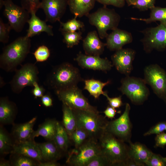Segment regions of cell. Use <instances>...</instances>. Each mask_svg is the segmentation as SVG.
Masks as SVG:
<instances>
[{
  "mask_svg": "<svg viewBox=\"0 0 166 166\" xmlns=\"http://www.w3.org/2000/svg\"><path fill=\"white\" fill-rule=\"evenodd\" d=\"M82 80L79 69L69 62H64L53 68L44 83L56 92L77 86Z\"/></svg>",
  "mask_w": 166,
  "mask_h": 166,
  "instance_id": "6da1fadb",
  "label": "cell"
},
{
  "mask_svg": "<svg viewBox=\"0 0 166 166\" xmlns=\"http://www.w3.org/2000/svg\"><path fill=\"white\" fill-rule=\"evenodd\" d=\"M30 38L19 37L5 46L0 56V67L7 72L15 71L24 61L31 47Z\"/></svg>",
  "mask_w": 166,
  "mask_h": 166,
  "instance_id": "7a4b0ae2",
  "label": "cell"
},
{
  "mask_svg": "<svg viewBox=\"0 0 166 166\" xmlns=\"http://www.w3.org/2000/svg\"><path fill=\"white\" fill-rule=\"evenodd\" d=\"M98 142L101 153L110 166H126L129 157L128 145L125 142L105 131Z\"/></svg>",
  "mask_w": 166,
  "mask_h": 166,
  "instance_id": "3957f363",
  "label": "cell"
},
{
  "mask_svg": "<svg viewBox=\"0 0 166 166\" xmlns=\"http://www.w3.org/2000/svg\"><path fill=\"white\" fill-rule=\"evenodd\" d=\"M76 120L77 126L88 133L90 139L98 142L104 133L108 121L105 117L93 112L72 109Z\"/></svg>",
  "mask_w": 166,
  "mask_h": 166,
  "instance_id": "277c9868",
  "label": "cell"
},
{
  "mask_svg": "<svg viewBox=\"0 0 166 166\" xmlns=\"http://www.w3.org/2000/svg\"><path fill=\"white\" fill-rule=\"evenodd\" d=\"M91 25L96 27L99 37L101 39L106 38L108 34L107 31L117 28L121 20L120 15L113 9L104 6L87 16Z\"/></svg>",
  "mask_w": 166,
  "mask_h": 166,
  "instance_id": "5b68a950",
  "label": "cell"
},
{
  "mask_svg": "<svg viewBox=\"0 0 166 166\" xmlns=\"http://www.w3.org/2000/svg\"><path fill=\"white\" fill-rule=\"evenodd\" d=\"M119 90L134 105L142 104L148 98L150 92L144 79L126 76L121 80Z\"/></svg>",
  "mask_w": 166,
  "mask_h": 166,
  "instance_id": "8992f818",
  "label": "cell"
},
{
  "mask_svg": "<svg viewBox=\"0 0 166 166\" xmlns=\"http://www.w3.org/2000/svg\"><path fill=\"white\" fill-rule=\"evenodd\" d=\"M101 153L98 142L89 139L68 153L66 163L72 166H86L92 159Z\"/></svg>",
  "mask_w": 166,
  "mask_h": 166,
  "instance_id": "52a82bcc",
  "label": "cell"
},
{
  "mask_svg": "<svg viewBox=\"0 0 166 166\" xmlns=\"http://www.w3.org/2000/svg\"><path fill=\"white\" fill-rule=\"evenodd\" d=\"M59 100L72 109L99 113L97 107L91 105L77 86L55 92Z\"/></svg>",
  "mask_w": 166,
  "mask_h": 166,
  "instance_id": "ba28073f",
  "label": "cell"
},
{
  "mask_svg": "<svg viewBox=\"0 0 166 166\" xmlns=\"http://www.w3.org/2000/svg\"><path fill=\"white\" fill-rule=\"evenodd\" d=\"M140 32L144 35L140 41L146 53H150L154 49L163 51L166 49V23L147 28Z\"/></svg>",
  "mask_w": 166,
  "mask_h": 166,
  "instance_id": "9c48e42d",
  "label": "cell"
},
{
  "mask_svg": "<svg viewBox=\"0 0 166 166\" xmlns=\"http://www.w3.org/2000/svg\"><path fill=\"white\" fill-rule=\"evenodd\" d=\"M15 72L9 83L12 91L15 93H20L26 87H33L34 83L38 81L39 71L35 64L26 63Z\"/></svg>",
  "mask_w": 166,
  "mask_h": 166,
  "instance_id": "30bf717a",
  "label": "cell"
},
{
  "mask_svg": "<svg viewBox=\"0 0 166 166\" xmlns=\"http://www.w3.org/2000/svg\"><path fill=\"white\" fill-rule=\"evenodd\" d=\"M144 78L154 93L166 104V72L156 64L146 66L144 70Z\"/></svg>",
  "mask_w": 166,
  "mask_h": 166,
  "instance_id": "8fae6325",
  "label": "cell"
},
{
  "mask_svg": "<svg viewBox=\"0 0 166 166\" xmlns=\"http://www.w3.org/2000/svg\"><path fill=\"white\" fill-rule=\"evenodd\" d=\"M130 108L129 104L127 103L123 113L117 119L108 121L105 129L106 132L128 143L131 141L132 128L129 117Z\"/></svg>",
  "mask_w": 166,
  "mask_h": 166,
  "instance_id": "7c38bea8",
  "label": "cell"
},
{
  "mask_svg": "<svg viewBox=\"0 0 166 166\" xmlns=\"http://www.w3.org/2000/svg\"><path fill=\"white\" fill-rule=\"evenodd\" d=\"M3 15L8 20L12 30L17 32L22 31L30 18V13L22 7L15 4L12 0H4Z\"/></svg>",
  "mask_w": 166,
  "mask_h": 166,
  "instance_id": "4fadbf2b",
  "label": "cell"
},
{
  "mask_svg": "<svg viewBox=\"0 0 166 166\" xmlns=\"http://www.w3.org/2000/svg\"><path fill=\"white\" fill-rule=\"evenodd\" d=\"M136 52L132 49L123 48L112 55L113 65L120 73L129 76L133 69L132 62Z\"/></svg>",
  "mask_w": 166,
  "mask_h": 166,
  "instance_id": "5bb4252c",
  "label": "cell"
},
{
  "mask_svg": "<svg viewBox=\"0 0 166 166\" xmlns=\"http://www.w3.org/2000/svg\"><path fill=\"white\" fill-rule=\"evenodd\" d=\"M74 59L82 69L101 71L105 72L110 71L113 65L111 62L107 58L87 55L80 51Z\"/></svg>",
  "mask_w": 166,
  "mask_h": 166,
  "instance_id": "9a60e30c",
  "label": "cell"
},
{
  "mask_svg": "<svg viewBox=\"0 0 166 166\" xmlns=\"http://www.w3.org/2000/svg\"><path fill=\"white\" fill-rule=\"evenodd\" d=\"M68 5V0H42L39 8L45 13V21L54 23L60 21Z\"/></svg>",
  "mask_w": 166,
  "mask_h": 166,
  "instance_id": "2e32d148",
  "label": "cell"
},
{
  "mask_svg": "<svg viewBox=\"0 0 166 166\" xmlns=\"http://www.w3.org/2000/svg\"><path fill=\"white\" fill-rule=\"evenodd\" d=\"M106 38V46L112 51L122 48L124 45L132 42L133 40L131 33L117 28L113 30Z\"/></svg>",
  "mask_w": 166,
  "mask_h": 166,
  "instance_id": "e0dca14e",
  "label": "cell"
},
{
  "mask_svg": "<svg viewBox=\"0 0 166 166\" xmlns=\"http://www.w3.org/2000/svg\"><path fill=\"white\" fill-rule=\"evenodd\" d=\"M96 30L89 32L83 41V47L85 54L100 56L103 53L106 43L100 40Z\"/></svg>",
  "mask_w": 166,
  "mask_h": 166,
  "instance_id": "ac0fdd59",
  "label": "cell"
},
{
  "mask_svg": "<svg viewBox=\"0 0 166 166\" xmlns=\"http://www.w3.org/2000/svg\"><path fill=\"white\" fill-rule=\"evenodd\" d=\"M11 153L24 155L39 162L43 161L40 149L34 140L15 143Z\"/></svg>",
  "mask_w": 166,
  "mask_h": 166,
  "instance_id": "d6986e66",
  "label": "cell"
},
{
  "mask_svg": "<svg viewBox=\"0 0 166 166\" xmlns=\"http://www.w3.org/2000/svg\"><path fill=\"white\" fill-rule=\"evenodd\" d=\"M36 13H31V17L27 22L29 25L26 36L29 38L44 32L49 36H53V26L47 25L45 21H43L37 17Z\"/></svg>",
  "mask_w": 166,
  "mask_h": 166,
  "instance_id": "ffe728a7",
  "label": "cell"
},
{
  "mask_svg": "<svg viewBox=\"0 0 166 166\" xmlns=\"http://www.w3.org/2000/svg\"><path fill=\"white\" fill-rule=\"evenodd\" d=\"M128 145L129 157L135 161L138 166H143L152 152L146 146L140 143L130 141Z\"/></svg>",
  "mask_w": 166,
  "mask_h": 166,
  "instance_id": "44dd1931",
  "label": "cell"
},
{
  "mask_svg": "<svg viewBox=\"0 0 166 166\" xmlns=\"http://www.w3.org/2000/svg\"><path fill=\"white\" fill-rule=\"evenodd\" d=\"M36 120L37 117H35L26 123L14 125L11 136L15 143L30 140Z\"/></svg>",
  "mask_w": 166,
  "mask_h": 166,
  "instance_id": "7402d4cb",
  "label": "cell"
},
{
  "mask_svg": "<svg viewBox=\"0 0 166 166\" xmlns=\"http://www.w3.org/2000/svg\"><path fill=\"white\" fill-rule=\"evenodd\" d=\"M16 104L7 97L0 99V122L2 124H13L17 113Z\"/></svg>",
  "mask_w": 166,
  "mask_h": 166,
  "instance_id": "603a6c76",
  "label": "cell"
},
{
  "mask_svg": "<svg viewBox=\"0 0 166 166\" xmlns=\"http://www.w3.org/2000/svg\"><path fill=\"white\" fill-rule=\"evenodd\" d=\"M96 0H68L70 12L77 17L87 16L94 8Z\"/></svg>",
  "mask_w": 166,
  "mask_h": 166,
  "instance_id": "cb8c5ba5",
  "label": "cell"
},
{
  "mask_svg": "<svg viewBox=\"0 0 166 166\" xmlns=\"http://www.w3.org/2000/svg\"><path fill=\"white\" fill-rule=\"evenodd\" d=\"M37 143L40 149L43 161H57L61 157L62 153L53 140Z\"/></svg>",
  "mask_w": 166,
  "mask_h": 166,
  "instance_id": "d4e9b609",
  "label": "cell"
},
{
  "mask_svg": "<svg viewBox=\"0 0 166 166\" xmlns=\"http://www.w3.org/2000/svg\"><path fill=\"white\" fill-rule=\"evenodd\" d=\"M57 121L54 119H48L39 126L38 129L33 133L30 140L41 136L47 140L54 139L57 129Z\"/></svg>",
  "mask_w": 166,
  "mask_h": 166,
  "instance_id": "484cf974",
  "label": "cell"
},
{
  "mask_svg": "<svg viewBox=\"0 0 166 166\" xmlns=\"http://www.w3.org/2000/svg\"><path fill=\"white\" fill-rule=\"evenodd\" d=\"M83 81L85 84L84 89L87 90L95 99H98L101 95H104L105 92L103 91L104 87L111 83L110 80L104 82L93 78Z\"/></svg>",
  "mask_w": 166,
  "mask_h": 166,
  "instance_id": "4316f807",
  "label": "cell"
},
{
  "mask_svg": "<svg viewBox=\"0 0 166 166\" xmlns=\"http://www.w3.org/2000/svg\"><path fill=\"white\" fill-rule=\"evenodd\" d=\"M62 111V124L69 136L77 127L76 120L73 110L66 105L63 104Z\"/></svg>",
  "mask_w": 166,
  "mask_h": 166,
  "instance_id": "83f0119b",
  "label": "cell"
},
{
  "mask_svg": "<svg viewBox=\"0 0 166 166\" xmlns=\"http://www.w3.org/2000/svg\"><path fill=\"white\" fill-rule=\"evenodd\" d=\"M69 140V136L62 123L57 121L53 140L62 153H65L67 151Z\"/></svg>",
  "mask_w": 166,
  "mask_h": 166,
  "instance_id": "f1b7e54d",
  "label": "cell"
},
{
  "mask_svg": "<svg viewBox=\"0 0 166 166\" xmlns=\"http://www.w3.org/2000/svg\"><path fill=\"white\" fill-rule=\"evenodd\" d=\"M149 17L147 18H137L132 17L131 19L133 20L143 21L146 24L152 22L159 21L160 23H166V7L154 6L150 9Z\"/></svg>",
  "mask_w": 166,
  "mask_h": 166,
  "instance_id": "f546056e",
  "label": "cell"
},
{
  "mask_svg": "<svg viewBox=\"0 0 166 166\" xmlns=\"http://www.w3.org/2000/svg\"><path fill=\"white\" fill-rule=\"evenodd\" d=\"M15 143L11 135L6 132L3 127L0 128V153L5 155L11 153Z\"/></svg>",
  "mask_w": 166,
  "mask_h": 166,
  "instance_id": "4dcf8cb0",
  "label": "cell"
},
{
  "mask_svg": "<svg viewBox=\"0 0 166 166\" xmlns=\"http://www.w3.org/2000/svg\"><path fill=\"white\" fill-rule=\"evenodd\" d=\"M77 17H74L65 22L60 21L59 30L63 32H74L77 30L80 31L84 28L85 25L84 23L80 20H77Z\"/></svg>",
  "mask_w": 166,
  "mask_h": 166,
  "instance_id": "1f68e13d",
  "label": "cell"
},
{
  "mask_svg": "<svg viewBox=\"0 0 166 166\" xmlns=\"http://www.w3.org/2000/svg\"><path fill=\"white\" fill-rule=\"evenodd\" d=\"M69 138L73 142L75 148L79 147L90 139L88 132L84 129L77 126Z\"/></svg>",
  "mask_w": 166,
  "mask_h": 166,
  "instance_id": "d6a6232c",
  "label": "cell"
},
{
  "mask_svg": "<svg viewBox=\"0 0 166 166\" xmlns=\"http://www.w3.org/2000/svg\"><path fill=\"white\" fill-rule=\"evenodd\" d=\"M63 36V42L68 48H72L78 45L82 39L81 31L61 32Z\"/></svg>",
  "mask_w": 166,
  "mask_h": 166,
  "instance_id": "836d02e7",
  "label": "cell"
},
{
  "mask_svg": "<svg viewBox=\"0 0 166 166\" xmlns=\"http://www.w3.org/2000/svg\"><path fill=\"white\" fill-rule=\"evenodd\" d=\"M14 156L10 162L11 165L14 166H38L39 162L27 156L20 154H12Z\"/></svg>",
  "mask_w": 166,
  "mask_h": 166,
  "instance_id": "e575fe53",
  "label": "cell"
},
{
  "mask_svg": "<svg viewBox=\"0 0 166 166\" xmlns=\"http://www.w3.org/2000/svg\"><path fill=\"white\" fill-rule=\"evenodd\" d=\"M50 54L48 48L44 45L39 46L33 53L36 61L38 62L46 61L49 57Z\"/></svg>",
  "mask_w": 166,
  "mask_h": 166,
  "instance_id": "d590c367",
  "label": "cell"
},
{
  "mask_svg": "<svg viewBox=\"0 0 166 166\" xmlns=\"http://www.w3.org/2000/svg\"><path fill=\"white\" fill-rule=\"evenodd\" d=\"M11 28L8 23L3 22L0 18V42L3 44L7 43L9 40V34Z\"/></svg>",
  "mask_w": 166,
  "mask_h": 166,
  "instance_id": "8d00e7d4",
  "label": "cell"
},
{
  "mask_svg": "<svg viewBox=\"0 0 166 166\" xmlns=\"http://www.w3.org/2000/svg\"><path fill=\"white\" fill-rule=\"evenodd\" d=\"M145 165L148 166H166V157L152 152Z\"/></svg>",
  "mask_w": 166,
  "mask_h": 166,
  "instance_id": "74e56055",
  "label": "cell"
},
{
  "mask_svg": "<svg viewBox=\"0 0 166 166\" xmlns=\"http://www.w3.org/2000/svg\"><path fill=\"white\" fill-rule=\"evenodd\" d=\"M41 2L39 0H21V6L30 14L36 13L40 9Z\"/></svg>",
  "mask_w": 166,
  "mask_h": 166,
  "instance_id": "f35d334b",
  "label": "cell"
},
{
  "mask_svg": "<svg viewBox=\"0 0 166 166\" xmlns=\"http://www.w3.org/2000/svg\"><path fill=\"white\" fill-rule=\"evenodd\" d=\"M110 166L107 158L101 153L92 159L86 166Z\"/></svg>",
  "mask_w": 166,
  "mask_h": 166,
  "instance_id": "ab89813d",
  "label": "cell"
},
{
  "mask_svg": "<svg viewBox=\"0 0 166 166\" xmlns=\"http://www.w3.org/2000/svg\"><path fill=\"white\" fill-rule=\"evenodd\" d=\"M155 1L156 0H136L133 6L140 11H145L155 6Z\"/></svg>",
  "mask_w": 166,
  "mask_h": 166,
  "instance_id": "60d3db41",
  "label": "cell"
},
{
  "mask_svg": "<svg viewBox=\"0 0 166 166\" xmlns=\"http://www.w3.org/2000/svg\"><path fill=\"white\" fill-rule=\"evenodd\" d=\"M166 131V121L160 122L152 126L144 134V136L157 134Z\"/></svg>",
  "mask_w": 166,
  "mask_h": 166,
  "instance_id": "b9f144b4",
  "label": "cell"
},
{
  "mask_svg": "<svg viewBox=\"0 0 166 166\" xmlns=\"http://www.w3.org/2000/svg\"><path fill=\"white\" fill-rule=\"evenodd\" d=\"M103 95L106 97L109 105L115 109L119 108L123 104L121 96L114 97H110L108 96L107 91L105 92Z\"/></svg>",
  "mask_w": 166,
  "mask_h": 166,
  "instance_id": "7bdbcfd3",
  "label": "cell"
},
{
  "mask_svg": "<svg viewBox=\"0 0 166 166\" xmlns=\"http://www.w3.org/2000/svg\"><path fill=\"white\" fill-rule=\"evenodd\" d=\"M99 3L104 6L111 5L114 6L121 8L125 5V0H96Z\"/></svg>",
  "mask_w": 166,
  "mask_h": 166,
  "instance_id": "ee69618b",
  "label": "cell"
},
{
  "mask_svg": "<svg viewBox=\"0 0 166 166\" xmlns=\"http://www.w3.org/2000/svg\"><path fill=\"white\" fill-rule=\"evenodd\" d=\"M154 147L164 148L166 145V133L164 132L156 135Z\"/></svg>",
  "mask_w": 166,
  "mask_h": 166,
  "instance_id": "f6af8a7d",
  "label": "cell"
},
{
  "mask_svg": "<svg viewBox=\"0 0 166 166\" xmlns=\"http://www.w3.org/2000/svg\"><path fill=\"white\" fill-rule=\"evenodd\" d=\"M33 87L34 88L32 90V93L35 98L41 97L44 95L45 89L42 86H40L38 82L34 83Z\"/></svg>",
  "mask_w": 166,
  "mask_h": 166,
  "instance_id": "bcb514c9",
  "label": "cell"
},
{
  "mask_svg": "<svg viewBox=\"0 0 166 166\" xmlns=\"http://www.w3.org/2000/svg\"><path fill=\"white\" fill-rule=\"evenodd\" d=\"M115 108L108 105L105 110L103 112L105 115V117H107L112 120L115 118V117L117 113Z\"/></svg>",
  "mask_w": 166,
  "mask_h": 166,
  "instance_id": "7dc6e473",
  "label": "cell"
},
{
  "mask_svg": "<svg viewBox=\"0 0 166 166\" xmlns=\"http://www.w3.org/2000/svg\"><path fill=\"white\" fill-rule=\"evenodd\" d=\"M42 103L45 106L50 107L53 105V100L49 94L44 95L41 97Z\"/></svg>",
  "mask_w": 166,
  "mask_h": 166,
  "instance_id": "c3c4849f",
  "label": "cell"
},
{
  "mask_svg": "<svg viewBox=\"0 0 166 166\" xmlns=\"http://www.w3.org/2000/svg\"><path fill=\"white\" fill-rule=\"evenodd\" d=\"M60 164L55 161H49L40 162L38 166H59Z\"/></svg>",
  "mask_w": 166,
  "mask_h": 166,
  "instance_id": "681fc988",
  "label": "cell"
},
{
  "mask_svg": "<svg viewBox=\"0 0 166 166\" xmlns=\"http://www.w3.org/2000/svg\"><path fill=\"white\" fill-rule=\"evenodd\" d=\"M11 165V162L5 160H2L0 161V166H10Z\"/></svg>",
  "mask_w": 166,
  "mask_h": 166,
  "instance_id": "f907efd6",
  "label": "cell"
},
{
  "mask_svg": "<svg viewBox=\"0 0 166 166\" xmlns=\"http://www.w3.org/2000/svg\"><path fill=\"white\" fill-rule=\"evenodd\" d=\"M128 6L132 5L133 6L136 0H125Z\"/></svg>",
  "mask_w": 166,
  "mask_h": 166,
  "instance_id": "816d5d0a",
  "label": "cell"
},
{
  "mask_svg": "<svg viewBox=\"0 0 166 166\" xmlns=\"http://www.w3.org/2000/svg\"><path fill=\"white\" fill-rule=\"evenodd\" d=\"M4 0H0V9L2 8V7L4 6Z\"/></svg>",
  "mask_w": 166,
  "mask_h": 166,
  "instance_id": "f5cc1de1",
  "label": "cell"
}]
</instances>
